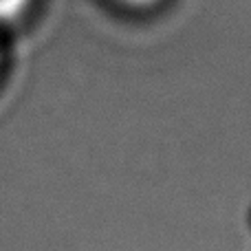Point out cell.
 Listing matches in <instances>:
<instances>
[{"label":"cell","mask_w":251,"mask_h":251,"mask_svg":"<svg viewBox=\"0 0 251 251\" xmlns=\"http://www.w3.org/2000/svg\"><path fill=\"white\" fill-rule=\"evenodd\" d=\"M31 0H0V22L16 20L18 16L25 13Z\"/></svg>","instance_id":"obj_1"},{"label":"cell","mask_w":251,"mask_h":251,"mask_svg":"<svg viewBox=\"0 0 251 251\" xmlns=\"http://www.w3.org/2000/svg\"><path fill=\"white\" fill-rule=\"evenodd\" d=\"M124 4H128V7H134V9H143V7H152L154 2H159V0H122Z\"/></svg>","instance_id":"obj_2"}]
</instances>
